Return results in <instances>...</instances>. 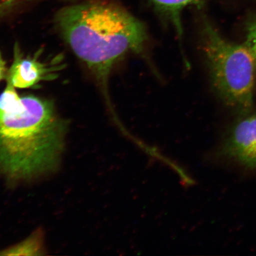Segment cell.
Returning <instances> with one entry per match:
<instances>
[{
    "label": "cell",
    "mask_w": 256,
    "mask_h": 256,
    "mask_svg": "<svg viewBox=\"0 0 256 256\" xmlns=\"http://www.w3.org/2000/svg\"><path fill=\"white\" fill-rule=\"evenodd\" d=\"M40 52L34 56L25 57L18 44L14 47V59L8 70L6 81L15 88H34L41 82L52 81L56 78L57 72L62 68L56 63H44L39 60Z\"/></svg>",
    "instance_id": "cell-5"
},
{
    "label": "cell",
    "mask_w": 256,
    "mask_h": 256,
    "mask_svg": "<svg viewBox=\"0 0 256 256\" xmlns=\"http://www.w3.org/2000/svg\"><path fill=\"white\" fill-rule=\"evenodd\" d=\"M8 72V69L6 66V62L0 52V82L6 79Z\"/></svg>",
    "instance_id": "cell-9"
},
{
    "label": "cell",
    "mask_w": 256,
    "mask_h": 256,
    "mask_svg": "<svg viewBox=\"0 0 256 256\" xmlns=\"http://www.w3.org/2000/svg\"><path fill=\"white\" fill-rule=\"evenodd\" d=\"M42 233L35 232L30 238L12 247L2 251V255H30L36 256L43 254Z\"/></svg>",
    "instance_id": "cell-7"
},
{
    "label": "cell",
    "mask_w": 256,
    "mask_h": 256,
    "mask_svg": "<svg viewBox=\"0 0 256 256\" xmlns=\"http://www.w3.org/2000/svg\"><path fill=\"white\" fill-rule=\"evenodd\" d=\"M202 46L215 90L236 116L254 108L256 67L244 43L224 38L210 22L201 30Z\"/></svg>",
    "instance_id": "cell-3"
},
{
    "label": "cell",
    "mask_w": 256,
    "mask_h": 256,
    "mask_svg": "<svg viewBox=\"0 0 256 256\" xmlns=\"http://www.w3.org/2000/svg\"><path fill=\"white\" fill-rule=\"evenodd\" d=\"M156 8L170 18L180 38L183 34L180 18L181 10L188 6H200L204 0H151Z\"/></svg>",
    "instance_id": "cell-6"
},
{
    "label": "cell",
    "mask_w": 256,
    "mask_h": 256,
    "mask_svg": "<svg viewBox=\"0 0 256 256\" xmlns=\"http://www.w3.org/2000/svg\"><path fill=\"white\" fill-rule=\"evenodd\" d=\"M56 21L63 39L94 75L112 114L116 115L108 95V79L115 64L126 54L145 53V26L120 6L104 2L64 8Z\"/></svg>",
    "instance_id": "cell-2"
},
{
    "label": "cell",
    "mask_w": 256,
    "mask_h": 256,
    "mask_svg": "<svg viewBox=\"0 0 256 256\" xmlns=\"http://www.w3.org/2000/svg\"><path fill=\"white\" fill-rule=\"evenodd\" d=\"M67 126L52 101L20 96L7 82L0 94V171L18 180L52 170L58 162Z\"/></svg>",
    "instance_id": "cell-1"
},
{
    "label": "cell",
    "mask_w": 256,
    "mask_h": 256,
    "mask_svg": "<svg viewBox=\"0 0 256 256\" xmlns=\"http://www.w3.org/2000/svg\"><path fill=\"white\" fill-rule=\"evenodd\" d=\"M12 0H0V16L4 14L12 5Z\"/></svg>",
    "instance_id": "cell-10"
},
{
    "label": "cell",
    "mask_w": 256,
    "mask_h": 256,
    "mask_svg": "<svg viewBox=\"0 0 256 256\" xmlns=\"http://www.w3.org/2000/svg\"><path fill=\"white\" fill-rule=\"evenodd\" d=\"M224 158L249 169H256V108L238 115L220 148Z\"/></svg>",
    "instance_id": "cell-4"
},
{
    "label": "cell",
    "mask_w": 256,
    "mask_h": 256,
    "mask_svg": "<svg viewBox=\"0 0 256 256\" xmlns=\"http://www.w3.org/2000/svg\"><path fill=\"white\" fill-rule=\"evenodd\" d=\"M246 41L254 57L256 67V12L250 16L246 23Z\"/></svg>",
    "instance_id": "cell-8"
}]
</instances>
